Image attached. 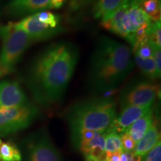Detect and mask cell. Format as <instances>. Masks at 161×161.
I'll list each match as a JSON object with an SVG mask.
<instances>
[{
  "mask_svg": "<svg viewBox=\"0 0 161 161\" xmlns=\"http://www.w3.org/2000/svg\"><path fill=\"white\" fill-rule=\"evenodd\" d=\"M161 26L160 21L152 22L149 29L148 41L158 47H161Z\"/></svg>",
  "mask_w": 161,
  "mask_h": 161,
  "instance_id": "cell-23",
  "label": "cell"
},
{
  "mask_svg": "<svg viewBox=\"0 0 161 161\" xmlns=\"http://www.w3.org/2000/svg\"><path fill=\"white\" fill-rule=\"evenodd\" d=\"M134 60H135L136 64L138 66L142 73L150 80H154L156 78H160L158 73L155 62H154L153 56L149 58L143 59V58L139 57L138 55H134Z\"/></svg>",
  "mask_w": 161,
  "mask_h": 161,
  "instance_id": "cell-19",
  "label": "cell"
},
{
  "mask_svg": "<svg viewBox=\"0 0 161 161\" xmlns=\"http://www.w3.org/2000/svg\"><path fill=\"white\" fill-rule=\"evenodd\" d=\"M123 1L124 0H98L92 9L93 17L96 19H104L115 11Z\"/></svg>",
  "mask_w": 161,
  "mask_h": 161,
  "instance_id": "cell-17",
  "label": "cell"
},
{
  "mask_svg": "<svg viewBox=\"0 0 161 161\" xmlns=\"http://www.w3.org/2000/svg\"><path fill=\"white\" fill-rule=\"evenodd\" d=\"M0 67L5 73H8L14 71L25 50L34 41L27 33L18 27L17 23L11 22L0 25Z\"/></svg>",
  "mask_w": 161,
  "mask_h": 161,
  "instance_id": "cell-4",
  "label": "cell"
},
{
  "mask_svg": "<svg viewBox=\"0 0 161 161\" xmlns=\"http://www.w3.org/2000/svg\"><path fill=\"white\" fill-rule=\"evenodd\" d=\"M160 0H147L141 4L140 8L146 14L151 20L160 21Z\"/></svg>",
  "mask_w": 161,
  "mask_h": 161,
  "instance_id": "cell-21",
  "label": "cell"
},
{
  "mask_svg": "<svg viewBox=\"0 0 161 161\" xmlns=\"http://www.w3.org/2000/svg\"><path fill=\"white\" fill-rule=\"evenodd\" d=\"M133 68L130 48L110 37H102L90 58L88 84L93 91L98 92L115 89Z\"/></svg>",
  "mask_w": 161,
  "mask_h": 161,
  "instance_id": "cell-2",
  "label": "cell"
},
{
  "mask_svg": "<svg viewBox=\"0 0 161 161\" xmlns=\"http://www.w3.org/2000/svg\"><path fill=\"white\" fill-rule=\"evenodd\" d=\"M158 93V86L152 80L132 82L121 92V109L128 106H152Z\"/></svg>",
  "mask_w": 161,
  "mask_h": 161,
  "instance_id": "cell-7",
  "label": "cell"
},
{
  "mask_svg": "<svg viewBox=\"0 0 161 161\" xmlns=\"http://www.w3.org/2000/svg\"><path fill=\"white\" fill-rule=\"evenodd\" d=\"M151 47H152V56L153 58H154V62H155V65L157 67V70H158V73L159 76L160 77L161 74V51L160 48L154 44L151 43V42L148 41Z\"/></svg>",
  "mask_w": 161,
  "mask_h": 161,
  "instance_id": "cell-27",
  "label": "cell"
},
{
  "mask_svg": "<svg viewBox=\"0 0 161 161\" xmlns=\"http://www.w3.org/2000/svg\"><path fill=\"white\" fill-rule=\"evenodd\" d=\"M146 1H147V0H128L130 6H138V7H140L141 4L143 3Z\"/></svg>",
  "mask_w": 161,
  "mask_h": 161,
  "instance_id": "cell-31",
  "label": "cell"
},
{
  "mask_svg": "<svg viewBox=\"0 0 161 161\" xmlns=\"http://www.w3.org/2000/svg\"><path fill=\"white\" fill-rule=\"evenodd\" d=\"M129 8L130 4L128 0H124L115 11L107 17L102 19V25L104 29L126 39V33L122 26V19Z\"/></svg>",
  "mask_w": 161,
  "mask_h": 161,
  "instance_id": "cell-14",
  "label": "cell"
},
{
  "mask_svg": "<svg viewBox=\"0 0 161 161\" xmlns=\"http://www.w3.org/2000/svg\"><path fill=\"white\" fill-rule=\"evenodd\" d=\"M116 117V102L110 98H89L72 104L65 113L71 145L85 130L108 131Z\"/></svg>",
  "mask_w": 161,
  "mask_h": 161,
  "instance_id": "cell-3",
  "label": "cell"
},
{
  "mask_svg": "<svg viewBox=\"0 0 161 161\" xmlns=\"http://www.w3.org/2000/svg\"><path fill=\"white\" fill-rule=\"evenodd\" d=\"M17 26L27 33L33 41H41L52 38L64 31V28L58 26L51 28L40 22L35 14L29 16L17 23Z\"/></svg>",
  "mask_w": 161,
  "mask_h": 161,
  "instance_id": "cell-8",
  "label": "cell"
},
{
  "mask_svg": "<svg viewBox=\"0 0 161 161\" xmlns=\"http://www.w3.org/2000/svg\"><path fill=\"white\" fill-rule=\"evenodd\" d=\"M141 159H142L141 156L134 154V152H130L128 161H141Z\"/></svg>",
  "mask_w": 161,
  "mask_h": 161,
  "instance_id": "cell-30",
  "label": "cell"
},
{
  "mask_svg": "<svg viewBox=\"0 0 161 161\" xmlns=\"http://www.w3.org/2000/svg\"><path fill=\"white\" fill-rule=\"evenodd\" d=\"M50 8V0H11L5 6L4 12L9 17L19 18Z\"/></svg>",
  "mask_w": 161,
  "mask_h": 161,
  "instance_id": "cell-9",
  "label": "cell"
},
{
  "mask_svg": "<svg viewBox=\"0 0 161 161\" xmlns=\"http://www.w3.org/2000/svg\"><path fill=\"white\" fill-rule=\"evenodd\" d=\"M96 0H70L69 3V8L71 11H78L80 8L93 3Z\"/></svg>",
  "mask_w": 161,
  "mask_h": 161,
  "instance_id": "cell-28",
  "label": "cell"
},
{
  "mask_svg": "<svg viewBox=\"0 0 161 161\" xmlns=\"http://www.w3.org/2000/svg\"><path fill=\"white\" fill-rule=\"evenodd\" d=\"M130 153V152H122V153H121L119 161H128V158H129Z\"/></svg>",
  "mask_w": 161,
  "mask_h": 161,
  "instance_id": "cell-32",
  "label": "cell"
},
{
  "mask_svg": "<svg viewBox=\"0 0 161 161\" xmlns=\"http://www.w3.org/2000/svg\"><path fill=\"white\" fill-rule=\"evenodd\" d=\"M141 161H161V142L157 143L146 154L142 157Z\"/></svg>",
  "mask_w": 161,
  "mask_h": 161,
  "instance_id": "cell-25",
  "label": "cell"
},
{
  "mask_svg": "<svg viewBox=\"0 0 161 161\" xmlns=\"http://www.w3.org/2000/svg\"><path fill=\"white\" fill-rule=\"evenodd\" d=\"M120 135L114 131L108 130L105 136V160L112 154L122 152Z\"/></svg>",
  "mask_w": 161,
  "mask_h": 161,
  "instance_id": "cell-20",
  "label": "cell"
},
{
  "mask_svg": "<svg viewBox=\"0 0 161 161\" xmlns=\"http://www.w3.org/2000/svg\"><path fill=\"white\" fill-rule=\"evenodd\" d=\"M119 135L122 151L125 152H134L136 142L133 140L131 136H130L127 132L122 133V134H119Z\"/></svg>",
  "mask_w": 161,
  "mask_h": 161,
  "instance_id": "cell-24",
  "label": "cell"
},
{
  "mask_svg": "<svg viewBox=\"0 0 161 161\" xmlns=\"http://www.w3.org/2000/svg\"><path fill=\"white\" fill-rule=\"evenodd\" d=\"M107 132L96 131L92 139L79 147L85 161H104Z\"/></svg>",
  "mask_w": 161,
  "mask_h": 161,
  "instance_id": "cell-12",
  "label": "cell"
},
{
  "mask_svg": "<svg viewBox=\"0 0 161 161\" xmlns=\"http://www.w3.org/2000/svg\"><path fill=\"white\" fill-rule=\"evenodd\" d=\"M30 102L19 83L4 80L0 83V109L23 106Z\"/></svg>",
  "mask_w": 161,
  "mask_h": 161,
  "instance_id": "cell-10",
  "label": "cell"
},
{
  "mask_svg": "<svg viewBox=\"0 0 161 161\" xmlns=\"http://www.w3.org/2000/svg\"><path fill=\"white\" fill-rule=\"evenodd\" d=\"M36 17L40 22L51 28H57L59 26L60 17L48 11H42L35 14Z\"/></svg>",
  "mask_w": 161,
  "mask_h": 161,
  "instance_id": "cell-22",
  "label": "cell"
},
{
  "mask_svg": "<svg viewBox=\"0 0 161 161\" xmlns=\"http://www.w3.org/2000/svg\"><path fill=\"white\" fill-rule=\"evenodd\" d=\"M152 21L145 12L138 6H130L129 9L122 19V26L126 33V40L132 46L134 40V34L142 24Z\"/></svg>",
  "mask_w": 161,
  "mask_h": 161,
  "instance_id": "cell-13",
  "label": "cell"
},
{
  "mask_svg": "<svg viewBox=\"0 0 161 161\" xmlns=\"http://www.w3.org/2000/svg\"><path fill=\"white\" fill-rule=\"evenodd\" d=\"M159 141H160V132L158 128V121L154 119L144 136L136 142L135 148L133 152L142 158L154 148Z\"/></svg>",
  "mask_w": 161,
  "mask_h": 161,
  "instance_id": "cell-15",
  "label": "cell"
},
{
  "mask_svg": "<svg viewBox=\"0 0 161 161\" xmlns=\"http://www.w3.org/2000/svg\"><path fill=\"white\" fill-rule=\"evenodd\" d=\"M24 161H64L45 129L37 130L23 142Z\"/></svg>",
  "mask_w": 161,
  "mask_h": 161,
  "instance_id": "cell-6",
  "label": "cell"
},
{
  "mask_svg": "<svg viewBox=\"0 0 161 161\" xmlns=\"http://www.w3.org/2000/svg\"><path fill=\"white\" fill-rule=\"evenodd\" d=\"M134 53V55H138L139 57L143 58V59H146V58L152 57V49L148 41L147 43L139 46Z\"/></svg>",
  "mask_w": 161,
  "mask_h": 161,
  "instance_id": "cell-26",
  "label": "cell"
},
{
  "mask_svg": "<svg viewBox=\"0 0 161 161\" xmlns=\"http://www.w3.org/2000/svg\"><path fill=\"white\" fill-rule=\"evenodd\" d=\"M0 161H3V160H0Z\"/></svg>",
  "mask_w": 161,
  "mask_h": 161,
  "instance_id": "cell-34",
  "label": "cell"
},
{
  "mask_svg": "<svg viewBox=\"0 0 161 161\" xmlns=\"http://www.w3.org/2000/svg\"><path fill=\"white\" fill-rule=\"evenodd\" d=\"M152 106H128L122 108V111L116 116L114 123L109 129L119 134L125 133L135 121L146 115L152 109Z\"/></svg>",
  "mask_w": 161,
  "mask_h": 161,
  "instance_id": "cell-11",
  "label": "cell"
},
{
  "mask_svg": "<svg viewBox=\"0 0 161 161\" xmlns=\"http://www.w3.org/2000/svg\"><path fill=\"white\" fill-rule=\"evenodd\" d=\"M66 0H50L51 9H58L62 7Z\"/></svg>",
  "mask_w": 161,
  "mask_h": 161,
  "instance_id": "cell-29",
  "label": "cell"
},
{
  "mask_svg": "<svg viewBox=\"0 0 161 161\" xmlns=\"http://www.w3.org/2000/svg\"><path fill=\"white\" fill-rule=\"evenodd\" d=\"M40 115L37 106L25 105L0 109V136L14 134L29 128Z\"/></svg>",
  "mask_w": 161,
  "mask_h": 161,
  "instance_id": "cell-5",
  "label": "cell"
},
{
  "mask_svg": "<svg viewBox=\"0 0 161 161\" xmlns=\"http://www.w3.org/2000/svg\"><path fill=\"white\" fill-rule=\"evenodd\" d=\"M5 72L4 71V70H3V69H2L1 67H0V77H1V76L3 75V74H5Z\"/></svg>",
  "mask_w": 161,
  "mask_h": 161,
  "instance_id": "cell-33",
  "label": "cell"
},
{
  "mask_svg": "<svg viewBox=\"0 0 161 161\" xmlns=\"http://www.w3.org/2000/svg\"><path fill=\"white\" fill-rule=\"evenodd\" d=\"M79 52L67 41L49 45L30 64L25 83L38 104L50 107L61 100L77 65Z\"/></svg>",
  "mask_w": 161,
  "mask_h": 161,
  "instance_id": "cell-1",
  "label": "cell"
},
{
  "mask_svg": "<svg viewBox=\"0 0 161 161\" xmlns=\"http://www.w3.org/2000/svg\"><path fill=\"white\" fill-rule=\"evenodd\" d=\"M154 119V110H153L152 108L149 112L147 113L146 115H144L135 121L127 129L125 132L128 133L136 142H137L146 134V132L149 128L151 125L152 124Z\"/></svg>",
  "mask_w": 161,
  "mask_h": 161,
  "instance_id": "cell-16",
  "label": "cell"
},
{
  "mask_svg": "<svg viewBox=\"0 0 161 161\" xmlns=\"http://www.w3.org/2000/svg\"><path fill=\"white\" fill-rule=\"evenodd\" d=\"M0 160L3 161H21L22 154L14 144L4 142L0 139Z\"/></svg>",
  "mask_w": 161,
  "mask_h": 161,
  "instance_id": "cell-18",
  "label": "cell"
}]
</instances>
